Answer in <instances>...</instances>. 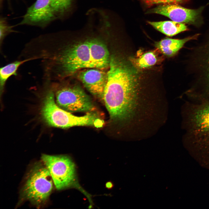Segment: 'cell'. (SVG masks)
Returning <instances> with one entry per match:
<instances>
[{
	"instance_id": "cell-1",
	"label": "cell",
	"mask_w": 209,
	"mask_h": 209,
	"mask_svg": "<svg viewBox=\"0 0 209 209\" xmlns=\"http://www.w3.org/2000/svg\"><path fill=\"white\" fill-rule=\"evenodd\" d=\"M109 67L102 100L111 121L121 123L132 117L138 105L140 76L132 64L114 57Z\"/></svg>"
},
{
	"instance_id": "cell-2",
	"label": "cell",
	"mask_w": 209,
	"mask_h": 209,
	"mask_svg": "<svg viewBox=\"0 0 209 209\" xmlns=\"http://www.w3.org/2000/svg\"><path fill=\"white\" fill-rule=\"evenodd\" d=\"M183 111V145L200 165L209 167V100L188 103Z\"/></svg>"
},
{
	"instance_id": "cell-3",
	"label": "cell",
	"mask_w": 209,
	"mask_h": 209,
	"mask_svg": "<svg viewBox=\"0 0 209 209\" xmlns=\"http://www.w3.org/2000/svg\"><path fill=\"white\" fill-rule=\"evenodd\" d=\"M53 181L48 169L43 163L35 165L29 172L21 190L22 197L39 206L48 198Z\"/></svg>"
},
{
	"instance_id": "cell-4",
	"label": "cell",
	"mask_w": 209,
	"mask_h": 209,
	"mask_svg": "<svg viewBox=\"0 0 209 209\" xmlns=\"http://www.w3.org/2000/svg\"><path fill=\"white\" fill-rule=\"evenodd\" d=\"M41 158L48 169L57 190L73 187L84 192L78 183L75 166L69 157L42 154Z\"/></svg>"
},
{
	"instance_id": "cell-5",
	"label": "cell",
	"mask_w": 209,
	"mask_h": 209,
	"mask_svg": "<svg viewBox=\"0 0 209 209\" xmlns=\"http://www.w3.org/2000/svg\"><path fill=\"white\" fill-rule=\"evenodd\" d=\"M51 85L55 102L61 108L71 113L94 111L93 102L81 88L52 81Z\"/></svg>"
},
{
	"instance_id": "cell-6",
	"label": "cell",
	"mask_w": 209,
	"mask_h": 209,
	"mask_svg": "<svg viewBox=\"0 0 209 209\" xmlns=\"http://www.w3.org/2000/svg\"><path fill=\"white\" fill-rule=\"evenodd\" d=\"M58 20L49 0H36L28 7L19 26H28L45 28Z\"/></svg>"
},
{
	"instance_id": "cell-7",
	"label": "cell",
	"mask_w": 209,
	"mask_h": 209,
	"mask_svg": "<svg viewBox=\"0 0 209 209\" xmlns=\"http://www.w3.org/2000/svg\"><path fill=\"white\" fill-rule=\"evenodd\" d=\"M147 12L164 15L176 22L193 24L197 21L201 11L185 8L178 4H171L159 5Z\"/></svg>"
},
{
	"instance_id": "cell-8",
	"label": "cell",
	"mask_w": 209,
	"mask_h": 209,
	"mask_svg": "<svg viewBox=\"0 0 209 209\" xmlns=\"http://www.w3.org/2000/svg\"><path fill=\"white\" fill-rule=\"evenodd\" d=\"M78 77L86 89L93 95L102 99L107 80V73L91 69L81 71Z\"/></svg>"
},
{
	"instance_id": "cell-9",
	"label": "cell",
	"mask_w": 209,
	"mask_h": 209,
	"mask_svg": "<svg viewBox=\"0 0 209 209\" xmlns=\"http://www.w3.org/2000/svg\"><path fill=\"white\" fill-rule=\"evenodd\" d=\"M92 68L103 69L109 66V51L106 46L97 40L88 41Z\"/></svg>"
},
{
	"instance_id": "cell-10",
	"label": "cell",
	"mask_w": 209,
	"mask_h": 209,
	"mask_svg": "<svg viewBox=\"0 0 209 209\" xmlns=\"http://www.w3.org/2000/svg\"><path fill=\"white\" fill-rule=\"evenodd\" d=\"M199 34L182 39L164 38L155 43V46L164 55L168 57L175 55L187 42L196 39Z\"/></svg>"
},
{
	"instance_id": "cell-11",
	"label": "cell",
	"mask_w": 209,
	"mask_h": 209,
	"mask_svg": "<svg viewBox=\"0 0 209 209\" xmlns=\"http://www.w3.org/2000/svg\"><path fill=\"white\" fill-rule=\"evenodd\" d=\"M148 23L156 30L168 36H172L188 30L185 24L173 21H148Z\"/></svg>"
},
{
	"instance_id": "cell-12",
	"label": "cell",
	"mask_w": 209,
	"mask_h": 209,
	"mask_svg": "<svg viewBox=\"0 0 209 209\" xmlns=\"http://www.w3.org/2000/svg\"><path fill=\"white\" fill-rule=\"evenodd\" d=\"M35 60L33 58H24L10 63L0 69V98L3 93L5 84L8 79L13 75H17L19 68L24 63L28 61Z\"/></svg>"
},
{
	"instance_id": "cell-13",
	"label": "cell",
	"mask_w": 209,
	"mask_h": 209,
	"mask_svg": "<svg viewBox=\"0 0 209 209\" xmlns=\"http://www.w3.org/2000/svg\"><path fill=\"white\" fill-rule=\"evenodd\" d=\"M131 60L134 66L144 69L155 65L157 59L156 53L153 51H150L144 53L138 58H133Z\"/></svg>"
},
{
	"instance_id": "cell-14",
	"label": "cell",
	"mask_w": 209,
	"mask_h": 209,
	"mask_svg": "<svg viewBox=\"0 0 209 209\" xmlns=\"http://www.w3.org/2000/svg\"><path fill=\"white\" fill-rule=\"evenodd\" d=\"M58 20L63 19L69 11L74 0H49Z\"/></svg>"
},
{
	"instance_id": "cell-15",
	"label": "cell",
	"mask_w": 209,
	"mask_h": 209,
	"mask_svg": "<svg viewBox=\"0 0 209 209\" xmlns=\"http://www.w3.org/2000/svg\"><path fill=\"white\" fill-rule=\"evenodd\" d=\"M14 26L9 23L7 18L3 15L0 16V44L1 47L3 40L8 35L16 32L14 29Z\"/></svg>"
},
{
	"instance_id": "cell-16",
	"label": "cell",
	"mask_w": 209,
	"mask_h": 209,
	"mask_svg": "<svg viewBox=\"0 0 209 209\" xmlns=\"http://www.w3.org/2000/svg\"><path fill=\"white\" fill-rule=\"evenodd\" d=\"M142 1L147 5L152 6L154 5L179 4L183 2L185 0H142Z\"/></svg>"
},
{
	"instance_id": "cell-17",
	"label": "cell",
	"mask_w": 209,
	"mask_h": 209,
	"mask_svg": "<svg viewBox=\"0 0 209 209\" xmlns=\"http://www.w3.org/2000/svg\"><path fill=\"white\" fill-rule=\"evenodd\" d=\"M113 186V184L111 181L107 182L106 184V187L108 189H111Z\"/></svg>"
},
{
	"instance_id": "cell-18",
	"label": "cell",
	"mask_w": 209,
	"mask_h": 209,
	"mask_svg": "<svg viewBox=\"0 0 209 209\" xmlns=\"http://www.w3.org/2000/svg\"><path fill=\"white\" fill-rule=\"evenodd\" d=\"M7 0H0V9L1 10L3 9V5L5 1Z\"/></svg>"
},
{
	"instance_id": "cell-19",
	"label": "cell",
	"mask_w": 209,
	"mask_h": 209,
	"mask_svg": "<svg viewBox=\"0 0 209 209\" xmlns=\"http://www.w3.org/2000/svg\"><path fill=\"white\" fill-rule=\"evenodd\" d=\"M208 77L209 78V74H208Z\"/></svg>"
}]
</instances>
